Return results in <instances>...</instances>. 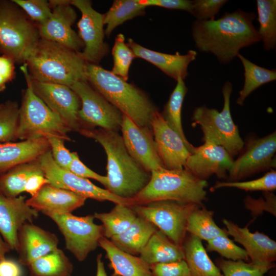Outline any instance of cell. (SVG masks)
Instances as JSON below:
<instances>
[{
	"label": "cell",
	"instance_id": "obj_1",
	"mask_svg": "<svg viewBox=\"0 0 276 276\" xmlns=\"http://www.w3.org/2000/svg\"><path fill=\"white\" fill-rule=\"evenodd\" d=\"M256 17L252 12L238 9L216 20H196L192 27L195 46L200 52L214 54L220 63L228 64L241 49L261 41L253 24Z\"/></svg>",
	"mask_w": 276,
	"mask_h": 276
},
{
	"label": "cell",
	"instance_id": "obj_2",
	"mask_svg": "<svg viewBox=\"0 0 276 276\" xmlns=\"http://www.w3.org/2000/svg\"><path fill=\"white\" fill-rule=\"evenodd\" d=\"M79 133L94 139L103 147L107 159L106 189L110 193L132 199L148 184L151 173L131 157L118 132L94 128L82 129Z\"/></svg>",
	"mask_w": 276,
	"mask_h": 276
},
{
	"label": "cell",
	"instance_id": "obj_3",
	"mask_svg": "<svg viewBox=\"0 0 276 276\" xmlns=\"http://www.w3.org/2000/svg\"><path fill=\"white\" fill-rule=\"evenodd\" d=\"M85 75L93 88L135 124L151 128L153 116L158 110L141 89L98 64L86 62Z\"/></svg>",
	"mask_w": 276,
	"mask_h": 276
},
{
	"label": "cell",
	"instance_id": "obj_4",
	"mask_svg": "<svg viewBox=\"0 0 276 276\" xmlns=\"http://www.w3.org/2000/svg\"><path fill=\"white\" fill-rule=\"evenodd\" d=\"M26 63L32 80L69 87L86 81V62L80 53L55 42L40 38Z\"/></svg>",
	"mask_w": 276,
	"mask_h": 276
},
{
	"label": "cell",
	"instance_id": "obj_5",
	"mask_svg": "<svg viewBox=\"0 0 276 276\" xmlns=\"http://www.w3.org/2000/svg\"><path fill=\"white\" fill-rule=\"evenodd\" d=\"M207 186L206 180L196 177L186 168H162L151 172L148 184L132 199L134 205L164 200L201 205L206 198Z\"/></svg>",
	"mask_w": 276,
	"mask_h": 276
},
{
	"label": "cell",
	"instance_id": "obj_6",
	"mask_svg": "<svg viewBox=\"0 0 276 276\" xmlns=\"http://www.w3.org/2000/svg\"><path fill=\"white\" fill-rule=\"evenodd\" d=\"M40 39L38 26L13 1L0 0V54L27 62Z\"/></svg>",
	"mask_w": 276,
	"mask_h": 276
},
{
	"label": "cell",
	"instance_id": "obj_7",
	"mask_svg": "<svg viewBox=\"0 0 276 276\" xmlns=\"http://www.w3.org/2000/svg\"><path fill=\"white\" fill-rule=\"evenodd\" d=\"M27 87L22 91L17 131V139L26 140L41 136L48 132L71 141L67 133L71 131L61 119L53 112L35 94L26 63L20 66Z\"/></svg>",
	"mask_w": 276,
	"mask_h": 276
},
{
	"label": "cell",
	"instance_id": "obj_8",
	"mask_svg": "<svg viewBox=\"0 0 276 276\" xmlns=\"http://www.w3.org/2000/svg\"><path fill=\"white\" fill-rule=\"evenodd\" d=\"M232 91V84L226 81L222 88L224 99L222 111L208 108L205 105L197 107L193 112L192 125L200 126L204 142L211 141L222 146L234 158L242 150L244 142L231 115L230 98Z\"/></svg>",
	"mask_w": 276,
	"mask_h": 276
},
{
	"label": "cell",
	"instance_id": "obj_9",
	"mask_svg": "<svg viewBox=\"0 0 276 276\" xmlns=\"http://www.w3.org/2000/svg\"><path fill=\"white\" fill-rule=\"evenodd\" d=\"M199 205L164 200L131 207L137 216L153 223L174 243L182 247L189 216Z\"/></svg>",
	"mask_w": 276,
	"mask_h": 276
},
{
	"label": "cell",
	"instance_id": "obj_10",
	"mask_svg": "<svg viewBox=\"0 0 276 276\" xmlns=\"http://www.w3.org/2000/svg\"><path fill=\"white\" fill-rule=\"evenodd\" d=\"M58 226L65 242V248L80 262L99 246L103 237V226L94 223L95 217L90 215L77 216L72 213H45Z\"/></svg>",
	"mask_w": 276,
	"mask_h": 276
},
{
	"label": "cell",
	"instance_id": "obj_11",
	"mask_svg": "<svg viewBox=\"0 0 276 276\" xmlns=\"http://www.w3.org/2000/svg\"><path fill=\"white\" fill-rule=\"evenodd\" d=\"M70 87L81 102L78 115L81 130L99 127L118 132L121 129L123 113L87 81H78Z\"/></svg>",
	"mask_w": 276,
	"mask_h": 276
},
{
	"label": "cell",
	"instance_id": "obj_12",
	"mask_svg": "<svg viewBox=\"0 0 276 276\" xmlns=\"http://www.w3.org/2000/svg\"><path fill=\"white\" fill-rule=\"evenodd\" d=\"M38 160L45 177L50 183L55 187L70 191L86 199L90 198L100 201H109L116 204L134 205L132 199L117 196L106 189L95 185L88 179L61 168L54 160L50 150L40 155Z\"/></svg>",
	"mask_w": 276,
	"mask_h": 276
},
{
	"label": "cell",
	"instance_id": "obj_13",
	"mask_svg": "<svg viewBox=\"0 0 276 276\" xmlns=\"http://www.w3.org/2000/svg\"><path fill=\"white\" fill-rule=\"evenodd\" d=\"M275 131L262 137H249L228 173L229 181L239 180L275 167Z\"/></svg>",
	"mask_w": 276,
	"mask_h": 276
},
{
	"label": "cell",
	"instance_id": "obj_14",
	"mask_svg": "<svg viewBox=\"0 0 276 276\" xmlns=\"http://www.w3.org/2000/svg\"><path fill=\"white\" fill-rule=\"evenodd\" d=\"M70 4L81 13L77 27L84 48L80 55L86 62L98 64L109 52L104 40L103 14L96 11L88 0H72Z\"/></svg>",
	"mask_w": 276,
	"mask_h": 276
},
{
	"label": "cell",
	"instance_id": "obj_15",
	"mask_svg": "<svg viewBox=\"0 0 276 276\" xmlns=\"http://www.w3.org/2000/svg\"><path fill=\"white\" fill-rule=\"evenodd\" d=\"M49 3L52 14L45 23L38 26L40 38L81 52L84 45L72 28L77 18V14L70 1L52 0Z\"/></svg>",
	"mask_w": 276,
	"mask_h": 276
},
{
	"label": "cell",
	"instance_id": "obj_16",
	"mask_svg": "<svg viewBox=\"0 0 276 276\" xmlns=\"http://www.w3.org/2000/svg\"><path fill=\"white\" fill-rule=\"evenodd\" d=\"M35 94L59 117L71 131L82 129L78 112L81 102L78 95L66 85L32 80Z\"/></svg>",
	"mask_w": 276,
	"mask_h": 276
},
{
	"label": "cell",
	"instance_id": "obj_17",
	"mask_svg": "<svg viewBox=\"0 0 276 276\" xmlns=\"http://www.w3.org/2000/svg\"><path fill=\"white\" fill-rule=\"evenodd\" d=\"M122 139L129 154L149 172L164 168L151 128L140 127L123 114Z\"/></svg>",
	"mask_w": 276,
	"mask_h": 276
},
{
	"label": "cell",
	"instance_id": "obj_18",
	"mask_svg": "<svg viewBox=\"0 0 276 276\" xmlns=\"http://www.w3.org/2000/svg\"><path fill=\"white\" fill-rule=\"evenodd\" d=\"M233 157L222 146L211 141H204L199 147H195L187 158L185 168L196 177L206 180L215 174L218 178L227 176Z\"/></svg>",
	"mask_w": 276,
	"mask_h": 276
},
{
	"label": "cell",
	"instance_id": "obj_19",
	"mask_svg": "<svg viewBox=\"0 0 276 276\" xmlns=\"http://www.w3.org/2000/svg\"><path fill=\"white\" fill-rule=\"evenodd\" d=\"M151 126L164 168L169 170L185 168L191 152L182 139L167 124L158 111L153 116Z\"/></svg>",
	"mask_w": 276,
	"mask_h": 276
},
{
	"label": "cell",
	"instance_id": "obj_20",
	"mask_svg": "<svg viewBox=\"0 0 276 276\" xmlns=\"http://www.w3.org/2000/svg\"><path fill=\"white\" fill-rule=\"evenodd\" d=\"M26 200L25 196L8 197L0 193V234L12 250H17L21 227L38 216L39 212L28 205Z\"/></svg>",
	"mask_w": 276,
	"mask_h": 276
},
{
	"label": "cell",
	"instance_id": "obj_21",
	"mask_svg": "<svg viewBox=\"0 0 276 276\" xmlns=\"http://www.w3.org/2000/svg\"><path fill=\"white\" fill-rule=\"evenodd\" d=\"M20 265L28 266L33 261L58 248L57 236L34 225L32 222L24 224L17 235Z\"/></svg>",
	"mask_w": 276,
	"mask_h": 276
},
{
	"label": "cell",
	"instance_id": "obj_22",
	"mask_svg": "<svg viewBox=\"0 0 276 276\" xmlns=\"http://www.w3.org/2000/svg\"><path fill=\"white\" fill-rule=\"evenodd\" d=\"M228 235L243 245L251 262L258 265L273 264L276 259V242L268 236L250 232L247 226L240 227L231 221L223 219Z\"/></svg>",
	"mask_w": 276,
	"mask_h": 276
},
{
	"label": "cell",
	"instance_id": "obj_23",
	"mask_svg": "<svg viewBox=\"0 0 276 276\" xmlns=\"http://www.w3.org/2000/svg\"><path fill=\"white\" fill-rule=\"evenodd\" d=\"M127 43L136 57L152 63L176 81L179 77L183 80L187 78L189 75V65L196 60L197 55V52L192 50H189L185 55L178 52L174 54L158 52L141 45L131 38L128 39Z\"/></svg>",
	"mask_w": 276,
	"mask_h": 276
},
{
	"label": "cell",
	"instance_id": "obj_24",
	"mask_svg": "<svg viewBox=\"0 0 276 276\" xmlns=\"http://www.w3.org/2000/svg\"><path fill=\"white\" fill-rule=\"evenodd\" d=\"M86 199L70 191L47 183L33 196L26 200L28 205L45 213H72L82 206Z\"/></svg>",
	"mask_w": 276,
	"mask_h": 276
},
{
	"label": "cell",
	"instance_id": "obj_25",
	"mask_svg": "<svg viewBox=\"0 0 276 276\" xmlns=\"http://www.w3.org/2000/svg\"><path fill=\"white\" fill-rule=\"evenodd\" d=\"M50 150L44 137L0 143V175L14 167L34 160Z\"/></svg>",
	"mask_w": 276,
	"mask_h": 276
},
{
	"label": "cell",
	"instance_id": "obj_26",
	"mask_svg": "<svg viewBox=\"0 0 276 276\" xmlns=\"http://www.w3.org/2000/svg\"><path fill=\"white\" fill-rule=\"evenodd\" d=\"M99 246L106 252L113 274L120 276H152L150 266L140 257L120 250L104 236L100 239Z\"/></svg>",
	"mask_w": 276,
	"mask_h": 276
},
{
	"label": "cell",
	"instance_id": "obj_27",
	"mask_svg": "<svg viewBox=\"0 0 276 276\" xmlns=\"http://www.w3.org/2000/svg\"><path fill=\"white\" fill-rule=\"evenodd\" d=\"M157 229L153 223L137 215L126 231L109 240L120 250L135 256L140 255L151 236Z\"/></svg>",
	"mask_w": 276,
	"mask_h": 276
},
{
	"label": "cell",
	"instance_id": "obj_28",
	"mask_svg": "<svg viewBox=\"0 0 276 276\" xmlns=\"http://www.w3.org/2000/svg\"><path fill=\"white\" fill-rule=\"evenodd\" d=\"M140 255L149 266L185 259L182 247L176 245L158 229L151 236Z\"/></svg>",
	"mask_w": 276,
	"mask_h": 276
},
{
	"label": "cell",
	"instance_id": "obj_29",
	"mask_svg": "<svg viewBox=\"0 0 276 276\" xmlns=\"http://www.w3.org/2000/svg\"><path fill=\"white\" fill-rule=\"evenodd\" d=\"M182 248L191 276H223L209 258L200 239L190 234L185 239Z\"/></svg>",
	"mask_w": 276,
	"mask_h": 276
},
{
	"label": "cell",
	"instance_id": "obj_30",
	"mask_svg": "<svg viewBox=\"0 0 276 276\" xmlns=\"http://www.w3.org/2000/svg\"><path fill=\"white\" fill-rule=\"evenodd\" d=\"M42 173L38 159L17 165L0 175V193L6 197H16L25 192L31 177Z\"/></svg>",
	"mask_w": 276,
	"mask_h": 276
},
{
	"label": "cell",
	"instance_id": "obj_31",
	"mask_svg": "<svg viewBox=\"0 0 276 276\" xmlns=\"http://www.w3.org/2000/svg\"><path fill=\"white\" fill-rule=\"evenodd\" d=\"M30 276H72L73 265L58 248L33 261L28 266Z\"/></svg>",
	"mask_w": 276,
	"mask_h": 276
},
{
	"label": "cell",
	"instance_id": "obj_32",
	"mask_svg": "<svg viewBox=\"0 0 276 276\" xmlns=\"http://www.w3.org/2000/svg\"><path fill=\"white\" fill-rule=\"evenodd\" d=\"M176 82V86L161 114L167 124L180 136L192 153L195 147L186 138L182 126L181 116L183 102L188 89L181 77L178 78Z\"/></svg>",
	"mask_w": 276,
	"mask_h": 276
},
{
	"label": "cell",
	"instance_id": "obj_33",
	"mask_svg": "<svg viewBox=\"0 0 276 276\" xmlns=\"http://www.w3.org/2000/svg\"><path fill=\"white\" fill-rule=\"evenodd\" d=\"M94 216L102 222L103 236L108 239L123 233L137 217L131 206L122 204H116L108 213H95Z\"/></svg>",
	"mask_w": 276,
	"mask_h": 276
},
{
	"label": "cell",
	"instance_id": "obj_34",
	"mask_svg": "<svg viewBox=\"0 0 276 276\" xmlns=\"http://www.w3.org/2000/svg\"><path fill=\"white\" fill-rule=\"evenodd\" d=\"M237 57L244 67V83L242 89L239 93L236 103L240 106H243L245 99L255 90L264 84L275 80L276 71L257 65L240 53Z\"/></svg>",
	"mask_w": 276,
	"mask_h": 276
},
{
	"label": "cell",
	"instance_id": "obj_35",
	"mask_svg": "<svg viewBox=\"0 0 276 276\" xmlns=\"http://www.w3.org/2000/svg\"><path fill=\"white\" fill-rule=\"evenodd\" d=\"M146 7L139 0H115L103 14L105 34L109 37L113 30L125 21L145 14Z\"/></svg>",
	"mask_w": 276,
	"mask_h": 276
},
{
	"label": "cell",
	"instance_id": "obj_36",
	"mask_svg": "<svg viewBox=\"0 0 276 276\" xmlns=\"http://www.w3.org/2000/svg\"><path fill=\"white\" fill-rule=\"evenodd\" d=\"M213 214V211L198 205L189 216L187 231L207 242L218 236H228L226 229H221L215 223Z\"/></svg>",
	"mask_w": 276,
	"mask_h": 276
},
{
	"label": "cell",
	"instance_id": "obj_37",
	"mask_svg": "<svg viewBox=\"0 0 276 276\" xmlns=\"http://www.w3.org/2000/svg\"><path fill=\"white\" fill-rule=\"evenodd\" d=\"M258 20L260 27L258 31L264 49H274L276 45V1L257 0Z\"/></svg>",
	"mask_w": 276,
	"mask_h": 276
},
{
	"label": "cell",
	"instance_id": "obj_38",
	"mask_svg": "<svg viewBox=\"0 0 276 276\" xmlns=\"http://www.w3.org/2000/svg\"><path fill=\"white\" fill-rule=\"evenodd\" d=\"M19 107L15 101L8 100L0 109V143L17 140Z\"/></svg>",
	"mask_w": 276,
	"mask_h": 276
},
{
	"label": "cell",
	"instance_id": "obj_39",
	"mask_svg": "<svg viewBox=\"0 0 276 276\" xmlns=\"http://www.w3.org/2000/svg\"><path fill=\"white\" fill-rule=\"evenodd\" d=\"M113 64L111 72L127 81L132 60L136 57L133 51L125 42L122 33L118 34L112 49Z\"/></svg>",
	"mask_w": 276,
	"mask_h": 276
},
{
	"label": "cell",
	"instance_id": "obj_40",
	"mask_svg": "<svg viewBox=\"0 0 276 276\" xmlns=\"http://www.w3.org/2000/svg\"><path fill=\"white\" fill-rule=\"evenodd\" d=\"M216 265L223 276H264L274 266V264L258 265L242 260L233 261L223 259H217Z\"/></svg>",
	"mask_w": 276,
	"mask_h": 276
},
{
	"label": "cell",
	"instance_id": "obj_41",
	"mask_svg": "<svg viewBox=\"0 0 276 276\" xmlns=\"http://www.w3.org/2000/svg\"><path fill=\"white\" fill-rule=\"evenodd\" d=\"M229 187L245 191L270 192L276 189V171L271 170L263 176L256 179L245 181H217L212 187V191L217 189Z\"/></svg>",
	"mask_w": 276,
	"mask_h": 276
},
{
	"label": "cell",
	"instance_id": "obj_42",
	"mask_svg": "<svg viewBox=\"0 0 276 276\" xmlns=\"http://www.w3.org/2000/svg\"><path fill=\"white\" fill-rule=\"evenodd\" d=\"M208 251H215L222 257L233 261H248L249 257L244 249L235 244L226 235L218 236L208 241Z\"/></svg>",
	"mask_w": 276,
	"mask_h": 276
},
{
	"label": "cell",
	"instance_id": "obj_43",
	"mask_svg": "<svg viewBox=\"0 0 276 276\" xmlns=\"http://www.w3.org/2000/svg\"><path fill=\"white\" fill-rule=\"evenodd\" d=\"M29 18L39 25L45 23L52 14L49 2L45 0H13Z\"/></svg>",
	"mask_w": 276,
	"mask_h": 276
},
{
	"label": "cell",
	"instance_id": "obj_44",
	"mask_svg": "<svg viewBox=\"0 0 276 276\" xmlns=\"http://www.w3.org/2000/svg\"><path fill=\"white\" fill-rule=\"evenodd\" d=\"M48 142L50 151L54 160L60 167L68 170L72 160V152H71L64 146L63 137L58 135L44 132L41 134Z\"/></svg>",
	"mask_w": 276,
	"mask_h": 276
},
{
	"label": "cell",
	"instance_id": "obj_45",
	"mask_svg": "<svg viewBox=\"0 0 276 276\" xmlns=\"http://www.w3.org/2000/svg\"><path fill=\"white\" fill-rule=\"evenodd\" d=\"M227 0H194L192 1L190 14L197 20H209L214 19Z\"/></svg>",
	"mask_w": 276,
	"mask_h": 276
},
{
	"label": "cell",
	"instance_id": "obj_46",
	"mask_svg": "<svg viewBox=\"0 0 276 276\" xmlns=\"http://www.w3.org/2000/svg\"><path fill=\"white\" fill-rule=\"evenodd\" d=\"M152 276H191L185 260L150 266Z\"/></svg>",
	"mask_w": 276,
	"mask_h": 276
},
{
	"label": "cell",
	"instance_id": "obj_47",
	"mask_svg": "<svg viewBox=\"0 0 276 276\" xmlns=\"http://www.w3.org/2000/svg\"><path fill=\"white\" fill-rule=\"evenodd\" d=\"M72 156L73 158L68 169L69 171L81 177L95 179L106 188L108 183L106 176L101 175L88 168L79 159L77 152H73Z\"/></svg>",
	"mask_w": 276,
	"mask_h": 276
},
{
	"label": "cell",
	"instance_id": "obj_48",
	"mask_svg": "<svg viewBox=\"0 0 276 276\" xmlns=\"http://www.w3.org/2000/svg\"><path fill=\"white\" fill-rule=\"evenodd\" d=\"M15 62L9 57L0 56V92L6 88V85L14 79L16 73Z\"/></svg>",
	"mask_w": 276,
	"mask_h": 276
},
{
	"label": "cell",
	"instance_id": "obj_49",
	"mask_svg": "<svg viewBox=\"0 0 276 276\" xmlns=\"http://www.w3.org/2000/svg\"><path fill=\"white\" fill-rule=\"evenodd\" d=\"M145 6H156L170 9L181 10L190 13L192 1L189 0H139Z\"/></svg>",
	"mask_w": 276,
	"mask_h": 276
},
{
	"label": "cell",
	"instance_id": "obj_50",
	"mask_svg": "<svg viewBox=\"0 0 276 276\" xmlns=\"http://www.w3.org/2000/svg\"><path fill=\"white\" fill-rule=\"evenodd\" d=\"M50 183L49 180L45 177L44 172L33 175L28 180L25 192L34 196L44 185Z\"/></svg>",
	"mask_w": 276,
	"mask_h": 276
},
{
	"label": "cell",
	"instance_id": "obj_51",
	"mask_svg": "<svg viewBox=\"0 0 276 276\" xmlns=\"http://www.w3.org/2000/svg\"><path fill=\"white\" fill-rule=\"evenodd\" d=\"M22 270L19 263L4 259L0 261V276H21Z\"/></svg>",
	"mask_w": 276,
	"mask_h": 276
},
{
	"label": "cell",
	"instance_id": "obj_52",
	"mask_svg": "<svg viewBox=\"0 0 276 276\" xmlns=\"http://www.w3.org/2000/svg\"><path fill=\"white\" fill-rule=\"evenodd\" d=\"M102 255L99 254L97 257L96 276H108L105 270L104 263L102 260Z\"/></svg>",
	"mask_w": 276,
	"mask_h": 276
},
{
	"label": "cell",
	"instance_id": "obj_53",
	"mask_svg": "<svg viewBox=\"0 0 276 276\" xmlns=\"http://www.w3.org/2000/svg\"><path fill=\"white\" fill-rule=\"evenodd\" d=\"M11 250L10 245L0 235V261L5 259L6 254Z\"/></svg>",
	"mask_w": 276,
	"mask_h": 276
},
{
	"label": "cell",
	"instance_id": "obj_54",
	"mask_svg": "<svg viewBox=\"0 0 276 276\" xmlns=\"http://www.w3.org/2000/svg\"><path fill=\"white\" fill-rule=\"evenodd\" d=\"M3 106V103L0 104V109L2 108Z\"/></svg>",
	"mask_w": 276,
	"mask_h": 276
},
{
	"label": "cell",
	"instance_id": "obj_55",
	"mask_svg": "<svg viewBox=\"0 0 276 276\" xmlns=\"http://www.w3.org/2000/svg\"><path fill=\"white\" fill-rule=\"evenodd\" d=\"M112 276H120V275H117V274H112Z\"/></svg>",
	"mask_w": 276,
	"mask_h": 276
}]
</instances>
